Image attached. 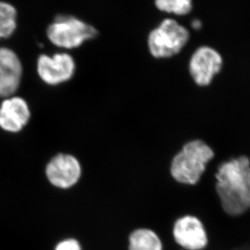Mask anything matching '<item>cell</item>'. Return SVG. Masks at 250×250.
<instances>
[{"mask_svg": "<svg viewBox=\"0 0 250 250\" xmlns=\"http://www.w3.org/2000/svg\"><path fill=\"white\" fill-rule=\"evenodd\" d=\"M216 192L224 212L239 216L250 208V160L245 155L224 162L216 175Z\"/></svg>", "mask_w": 250, "mask_h": 250, "instance_id": "obj_1", "label": "cell"}, {"mask_svg": "<svg viewBox=\"0 0 250 250\" xmlns=\"http://www.w3.org/2000/svg\"><path fill=\"white\" fill-rule=\"evenodd\" d=\"M214 156V150L206 142L202 140L190 141L172 159L171 176L179 183L194 186Z\"/></svg>", "mask_w": 250, "mask_h": 250, "instance_id": "obj_2", "label": "cell"}, {"mask_svg": "<svg viewBox=\"0 0 250 250\" xmlns=\"http://www.w3.org/2000/svg\"><path fill=\"white\" fill-rule=\"evenodd\" d=\"M189 33L175 20L166 19L149 34V51L155 58H168L178 54L187 43Z\"/></svg>", "mask_w": 250, "mask_h": 250, "instance_id": "obj_3", "label": "cell"}, {"mask_svg": "<svg viewBox=\"0 0 250 250\" xmlns=\"http://www.w3.org/2000/svg\"><path fill=\"white\" fill-rule=\"evenodd\" d=\"M96 29L71 16H59L48 27L47 36L56 46L76 48L84 42L97 36Z\"/></svg>", "mask_w": 250, "mask_h": 250, "instance_id": "obj_4", "label": "cell"}, {"mask_svg": "<svg viewBox=\"0 0 250 250\" xmlns=\"http://www.w3.org/2000/svg\"><path fill=\"white\" fill-rule=\"evenodd\" d=\"M46 175L52 186L67 189L79 181L82 166L72 154H59L46 165Z\"/></svg>", "mask_w": 250, "mask_h": 250, "instance_id": "obj_5", "label": "cell"}, {"mask_svg": "<svg viewBox=\"0 0 250 250\" xmlns=\"http://www.w3.org/2000/svg\"><path fill=\"white\" fill-rule=\"evenodd\" d=\"M172 235L176 243L186 250H203L209 243L204 225L192 215L181 217L174 224Z\"/></svg>", "mask_w": 250, "mask_h": 250, "instance_id": "obj_6", "label": "cell"}, {"mask_svg": "<svg viewBox=\"0 0 250 250\" xmlns=\"http://www.w3.org/2000/svg\"><path fill=\"white\" fill-rule=\"evenodd\" d=\"M223 60L214 49L202 46L195 51L189 62V72L196 84L207 86L221 70Z\"/></svg>", "mask_w": 250, "mask_h": 250, "instance_id": "obj_7", "label": "cell"}, {"mask_svg": "<svg viewBox=\"0 0 250 250\" xmlns=\"http://www.w3.org/2000/svg\"><path fill=\"white\" fill-rule=\"evenodd\" d=\"M75 62L68 54H56L52 57L40 56L38 61L39 77L46 84L56 85L67 82L75 72Z\"/></svg>", "mask_w": 250, "mask_h": 250, "instance_id": "obj_8", "label": "cell"}, {"mask_svg": "<svg viewBox=\"0 0 250 250\" xmlns=\"http://www.w3.org/2000/svg\"><path fill=\"white\" fill-rule=\"evenodd\" d=\"M26 101L20 97H9L0 106V127L8 132H18L30 119Z\"/></svg>", "mask_w": 250, "mask_h": 250, "instance_id": "obj_9", "label": "cell"}, {"mask_svg": "<svg viewBox=\"0 0 250 250\" xmlns=\"http://www.w3.org/2000/svg\"><path fill=\"white\" fill-rule=\"evenodd\" d=\"M22 66L14 51L0 48V97L9 98L19 88Z\"/></svg>", "mask_w": 250, "mask_h": 250, "instance_id": "obj_10", "label": "cell"}, {"mask_svg": "<svg viewBox=\"0 0 250 250\" xmlns=\"http://www.w3.org/2000/svg\"><path fill=\"white\" fill-rule=\"evenodd\" d=\"M128 250H164L159 235L149 229H136L128 236Z\"/></svg>", "mask_w": 250, "mask_h": 250, "instance_id": "obj_11", "label": "cell"}, {"mask_svg": "<svg viewBox=\"0 0 250 250\" xmlns=\"http://www.w3.org/2000/svg\"><path fill=\"white\" fill-rule=\"evenodd\" d=\"M17 27V11L7 2H0V39L8 38Z\"/></svg>", "mask_w": 250, "mask_h": 250, "instance_id": "obj_12", "label": "cell"}, {"mask_svg": "<svg viewBox=\"0 0 250 250\" xmlns=\"http://www.w3.org/2000/svg\"><path fill=\"white\" fill-rule=\"evenodd\" d=\"M155 5L163 12L183 16L192 9V0H155Z\"/></svg>", "mask_w": 250, "mask_h": 250, "instance_id": "obj_13", "label": "cell"}, {"mask_svg": "<svg viewBox=\"0 0 250 250\" xmlns=\"http://www.w3.org/2000/svg\"><path fill=\"white\" fill-rule=\"evenodd\" d=\"M54 250H83V249L76 239L67 238L58 242Z\"/></svg>", "mask_w": 250, "mask_h": 250, "instance_id": "obj_14", "label": "cell"}, {"mask_svg": "<svg viewBox=\"0 0 250 250\" xmlns=\"http://www.w3.org/2000/svg\"><path fill=\"white\" fill-rule=\"evenodd\" d=\"M192 28L195 29H198L201 28L202 26V24H201V22L199 21H197V20H195L193 21L192 23Z\"/></svg>", "mask_w": 250, "mask_h": 250, "instance_id": "obj_15", "label": "cell"}]
</instances>
